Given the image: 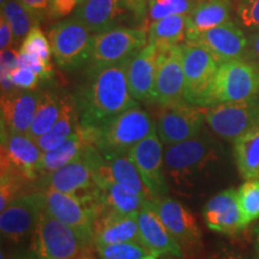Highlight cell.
<instances>
[{
  "label": "cell",
  "mask_w": 259,
  "mask_h": 259,
  "mask_svg": "<svg viewBox=\"0 0 259 259\" xmlns=\"http://www.w3.org/2000/svg\"><path fill=\"white\" fill-rule=\"evenodd\" d=\"M130 59L99 69L88 67L87 82L74 96L79 124L84 127H101L116 115L138 106L128 89L126 71Z\"/></svg>",
  "instance_id": "obj_1"
},
{
  "label": "cell",
  "mask_w": 259,
  "mask_h": 259,
  "mask_svg": "<svg viewBox=\"0 0 259 259\" xmlns=\"http://www.w3.org/2000/svg\"><path fill=\"white\" fill-rule=\"evenodd\" d=\"M93 143L103 155L127 154L142 139L156 131V124L144 109L132 107L99 128H90Z\"/></svg>",
  "instance_id": "obj_2"
},
{
  "label": "cell",
  "mask_w": 259,
  "mask_h": 259,
  "mask_svg": "<svg viewBox=\"0 0 259 259\" xmlns=\"http://www.w3.org/2000/svg\"><path fill=\"white\" fill-rule=\"evenodd\" d=\"M93 246L46 210L31 234V252L41 259H85L92 257Z\"/></svg>",
  "instance_id": "obj_3"
},
{
  "label": "cell",
  "mask_w": 259,
  "mask_h": 259,
  "mask_svg": "<svg viewBox=\"0 0 259 259\" xmlns=\"http://www.w3.org/2000/svg\"><path fill=\"white\" fill-rule=\"evenodd\" d=\"M95 34L76 17H67L53 24L48 30L52 53L60 69L78 70L89 63Z\"/></svg>",
  "instance_id": "obj_4"
},
{
  "label": "cell",
  "mask_w": 259,
  "mask_h": 259,
  "mask_svg": "<svg viewBox=\"0 0 259 259\" xmlns=\"http://www.w3.org/2000/svg\"><path fill=\"white\" fill-rule=\"evenodd\" d=\"M216 158V142L206 132L200 131L192 138L167 145L163 155L164 173L177 185L185 184Z\"/></svg>",
  "instance_id": "obj_5"
},
{
  "label": "cell",
  "mask_w": 259,
  "mask_h": 259,
  "mask_svg": "<svg viewBox=\"0 0 259 259\" xmlns=\"http://www.w3.org/2000/svg\"><path fill=\"white\" fill-rule=\"evenodd\" d=\"M185 74V101L199 107H209L220 63L202 45L185 41L180 45Z\"/></svg>",
  "instance_id": "obj_6"
},
{
  "label": "cell",
  "mask_w": 259,
  "mask_h": 259,
  "mask_svg": "<svg viewBox=\"0 0 259 259\" xmlns=\"http://www.w3.org/2000/svg\"><path fill=\"white\" fill-rule=\"evenodd\" d=\"M259 94V67L251 61L233 59L220 64L209 107L227 102H239L257 97Z\"/></svg>",
  "instance_id": "obj_7"
},
{
  "label": "cell",
  "mask_w": 259,
  "mask_h": 259,
  "mask_svg": "<svg viewBox=\"0 0 259 259\" xmlns=\"http://www.w3.org/2000/svg\"><path fill=\"white\" fill-rule=\"evenodd\" d=\"M148 45V30L144 28L116 27L95 34L89 69L111 66L130 59Z\"/></svg>",
  "instance_id": "obj_8"
},
{
  "label": "cell",
  "mask_w": 259,
  "mask_h": 259,
  "mask_svg": "<svg viewBox=\"0 0 259 259\" xmlns=\"http://www.w3.org/2000/svg\"><path fill=\"white\" fill-rule=\"evenodd\" d=\"M205 122L219 137L233 141L259 126V99L206 107Z\"/></svg>",
  "instance_id": "obj_9"
},
{
  "label": "cell",
  "mask_w": 259,
  "mask_h": 259,
  "mask_svg": "<svg viewBox=\"0 0 259 259\" xmlns=\"http://www.w3.org/2000/svg\"><path fill=\"white\" fill-rule=\"evenodd\" d=\"M206 107L180 102L161 107L156 116V131L162 143L171 145L194 137L205 122Z\"/></svg>",
  "instance_id": "obj_10"
},
{
  "label": "cell",
  "mask_w": 259,
  "mask_h": 259,
  "mask_svg": "<svg viewBox=\"0 0 259 259\" xmlns=\"http://www.w3.org/2000/svg\"><path fill=\"white\" fill-rule=\"evenodd\" d=\"M41 156V149L28 135L2 132V173L12 174L36 183L40 178L38 164Z\"/></svg>",
  "instance_id": "obj_11"
},
{
  "label": "cell",
  "mask_w": 259,
  "mask_h": 259,
  "mask_svg": "<svg viewBox=\"0 0 259 259\" xmlns=\"http://www.w3.org/2000/svg\"><path fill=\"white\" fill-rule=\"evenodd\" d=\"M35 186L40 191L54 190L74 194L82 199L93 198L96 191L95 171L87 150L66 166L38 178Z\"/></svg>",
  "instance_id": "obj_12"
},
{
  "label": "cell",
  "mask_w": 259,
  "mask_h": 259,
  "mask_svg": "<svg viewBox=\"0 0 259 259\" xmlns=\"http://www.w3.org/2000/svg\"><path fill=\"white\" fill-rule=\"evenodd\" d=\"M45 210L46 204L42 191L28 192L18 197L9 204L0 215V231L3 238L18 242L32 234Z\"/></svg>",
  "instance_id": "obj_13"
},
{
  "label": "cell",
  "mask_w": 259,
  "mask_h": 259,
  "mask_svg": "<svg viewBox=\"0 0 259 259\" xmlns=\"http://www.w3.org/2000/svg\"><path fill=\"white\" fill-rule=\"evenodd\" d=\"M163 155L162 141L158 137L157 131L142 139L127 153V156L137 167L144 183L153 194L154 202L167 196L168 192Z\"/></svg>",
  "instance_id": "obj_14"
},
{
  "label": "cell",
  "mask_w": 259,
  "mask_h": 259,
  "mask_svg": "<svg viewBox=\"0 0 259 259\" xmlns=\"http://www.w3.org/2000/svg\"><path fill=\"white\" fill-rule=\"evenodd\" d=\"M45 194L46 211L53 218L66 223L88 244H94V213L89 204L74 194L54 190H41Z\"/></svg>",
  "instance_id": "obj_15"
},
{
  "label": "cell",
  "mask_w": 259,
  "mask_h": 259,
  "mask_svg": "<svg viewBox=\"0 0 259 259\" xmlns=\"http://www.w3.org/2000/svg\"><path fill=\"white\" fill-rule=\"evenodd\" d=\"M154 102L160 107L186 102L185 74L180 45L169 50L160 51L155 78Z\"/></svg>",
  "instance_id": "obj_16"
},
{
  "label": "cell",
  "mask_w": 259,
  "mask_h": 259,
  "mask_svg": "<svg viewBox=\"0 0 259 259\" xmlns=\"http://www.w3.org/2000/svg\"><path fill=\"white\" fill-rule=\"evenodd\" d=\"M154 205L164 226L173 235L181 250L191 253L202 245V233L196 219L183 204L164 196L155 200Z\"/></svg>",
  "instance_id": "obj_17"
},
{
  "label": "cell",
  "mask_w": 259,
  "mask_h": 259,
  "mask_svg": "<svg viewBox=\"0 0 259 259\" xmlns=\"http://www.w3.org/2000/svg\"><path fill=\"white\" fill-rule=\"evenodd\" d=\"M94 244L111 245L120 242L141 244L137 215H122L94 205Z\"/></svg>",
  "instance_id": "obj_18"
},
{
  "label": "cell",
  "mask_w": 259,
  "mask_h": 259,
  "mask_svg": "<svg viewBox=\"0 0 259 259\" xmlns=\"http://www.w3.org/2000/svg\"><path fill=\"white\" fill-rule=\"evenodd\" d=\"M42 92L16 89L2 94V132L28 134L36 113Z\"/></svg>",
  "instance_id": "obj_19"
},
{
  "label": "cell",
  "mask_w": 259,
  "mask_h": 259,
  "mask_svg": "<svg viewBox=\"0 0 259 259\" xmlns=\"http://www.w3.org/2000/svg\"><path fill=\"white\" fill-rule=\"evenodd\" d=\"M137 223L141 244L151 253L156 257L173 255L180 258L183 255V250L164 226L153 202H147L143 208L139 210Z\"/></svg>",
  "instance_id": "obj_20"
},
{
  "label": "cell",
  "mask_w": 259,
  "mask_h": 259,
  "mask_svg": "<svg viewBox=\"0 0 259 259\" xmlns=\"http://www.w3.org/2000/svg\"><path fill=\"white\" fill-rule=\"evenodd\" d=\"M192 41L205 47L220 64L241 59L245 57L248 47V37L233 21L204 31Z\"/></svg>",
  "instance_id": "obj_21"
},
{
  "label": "cell",
  "mask_w": 259,
  "mask_h": 259,
  "mask_svg": "<svg viewBox=\"0 0 259 259\" xmlns=\"http://www.w3.org/2000/svg\"><path fill=\"white\" fill-rule=\"evenodd\" d=\"M158 58L160 50L148 44L130 59L126 73L130 93L136 101L154 102Z\"/></svg>",
  "instance_id": "obj_22"
},
{
  "label": "cell",
  "mask_w": 259,
  "mask_h": 259,
  "mask_svg": "<svg viewBox=\"0 0 259 259\" xmlns=\"http://www.w3.org/2000/svg\"><path fill=\"white\" fill-rule=\"evenodd\" d=\"M204 220L212 231L233 235L246 228L238 202V191L228 189L216 194L204 206Z\"/></svg>",
  "instance_id": "obj_23"
},
{
  "label": "cell",
  "mask_w": 259,
  "mask_h": 259,
  "mask_svg": "<svg viewBox=\"0 0 259 259\" xmlns=\"http://www.w3.org/2000/svg\"><path fill=\"white\" fill-rule=\"evenodd\" d=\"M128 12L120 0H84L74 11V17L88 28L93 34L111 30ZM130 14V12H128Z\"/></svg>",
  "instance_id": "obj_24"
},
{
  "label": "cell",
  "mask_w": 259,
  "mask_h": 259,
  "mask_svg": "<svg viewBox=\"0 0 259 259\" xmlns=\"http://www.w3.org/2000/svg\"><path fill=\"white\" fill-rule=\"evenodd\" d=\"M95 204L103 209L122 215H137L144 204L150 202L136 191L113 180L95 178Z\"/></svg>",
  "instance_id": "obj_25"
},
{
  "label": "cell",
  "mask_w": 259,
  "mask_h": 259,
  "mask_svg": "<svg viewBox=\"0 0 259 259\" xmlns=\"http://www.w3.org/2000/svg\"><path fill=\"white\" fill-rule=\"evenodd\" d=\"M90 145H94L92 132L89 128L79 124L72 132V135L65 139L63 143L50 151L42 153L40 164H38L40 178L78 158Z\"/></svg>",
  "instance_id": "obj_26"
},
{
  "label": "cell",
  "mask_w": 259,
  "mask_h": 259,
  "mask_svg": "<svg viewBox=\"0 0 259 259\" xmlns=\"http://www.w3.org/2000/svg\"><path fill=\"white\" fill-rule=\"evenodd\" d=\"M231 0H203L198 2L187 15L186 41H192L204 31L231 21Z\"/></svg>",
  "instance_id": "obj_27"
},
{
  "label": "cell",
  "mask_w": 259,
  "mask_h": 259,
  "mask_svg": "<svg viewBox=\"0 0 259 259\" xmlns=\"http://www.w3.org/2000/svg\"><path fill=\"white\" fill-rule=\"evenodd\" d=\"M79 125V111L76 97L72 95L61 96V111L59 118L47 134L36 139V144L42 153H46L69 138Z\"/></svg>",
  "instance_id": "obj_28"
},
{
  "label": "cell",
  "mask_w": 259,
  "mask_h": 259,
  "mask_svg": "<svg viewBox=\"0 0 259 259\" xmlns=\"http://www.w3.org/2000/svg\"><path fill=\"white\" fill-rule=\"evenodd\" d=\"M186 17L185 15H176L153 22L148 29V44L154 45L160 51L184 44L187 31Z\"/></svg>",
  "instance_id": "obj_29"
},
{
  "label": "cell",
  "mask_w": 259,
  "mask_h": 259,
  "mask_svg": "<svg viewBox=\"0 0 259 259\" xmlns=\"http://www.w3.org/2000/svg\"><path fill=\"white\" fill-rule=\"evenodd\" d=\"M234 157L244 179H259V126L235 139Z\"/></svg>",
  "instance_id": "obj_30"
},
{
  "label": "cell",
  "mask_w": 259,
  "mask_h": 259,
  "mask_svg": "<svg viewBox=\"0 0 259 259\" xmlns=\"http://www.w3.org/2000/svg\"><path fill=\"white\" fill-rule=\"evenodd\" d=\"M60 111L61 96H58L53 92H42L34 120L27 135L36 141L45 134H47L59 118Z\"/></svg>",
  "instance_id": "obj_31"
},
{
  "label": "cell",
  "mask_w": 259,
  "mask_h": 259,
  "mask_svg": "<svg viewBox=\"0 0 259 259\" xmlns=\"http://www.w3.org/2000/svg\"><path fill=\"white\" fill-rule=\"evenodd\" d=\"M2 15L14 31L16 45L24 40L30 30L38 23L30 11L19 0H3Z\"/></svg>",
  "instance_id": "obj_32"
},
{
  "label": "cell",
  "mask_w": 259,
  "mask_h": 259,
  "mask_svg": "<svg viewBox=\"0 0 259 259\" xmlns=\"http://www.w3.org/2000/svg\"><path fill=\"white\" fill-rule=\"evenodd\" d=\"M96 253L101 259H156L151 253L138 242H120L111 245H96Z\"/></svg>",
  "instance_id": "obj_33"
},
{
  "label": "cell",
  "mask_w": 259,
  "mask_h": 259,
  "mask_svg": "<svg viewBox=\"0 0 259 259\" xmlns=\"http://www.w3.org/2000/svg\"><path fill=\"white\" fill-rule=\"evenodd\" d=\"M197 3V0H148V17L155 22L169 16H187Z\"/></svg>",
  "instance_id": "obj_34"
},
{
  "label": "cell",
  "mask_w": 259,
  "mask_h": 259,
  "mask_svg": "<svg viewBox=\"0 0 259 259\" xmlns=\"http://www.w3.org/2000/svg\"><path fill=\"white\" fill-rule=\"evenodd\" d=\"M238 202L246 225L259 219V179L242 184L238 190Z\"/></svg>",
  "instance_id": "obj_35"
},
{
  "label": "cell",
  "mask_w": 259,
  "mask_h": 259,
  "mask_svg": "<svg viewBox=\"0 0 259 259\" xmlns=\"http://www.w3.org/2000/svg\"><path fill=\"white\" fill-rule=\"evenodd\" d=\"M18 52L21 54L37 57L46 61H51V58L53 56L50 40H48V37L45 36L44 31L41 30L38 24L35 25L25 36L24 40L22 41Z\"/></svg>",
  "instance_id": "obj_36"
},
{
  "label": "cell",
  "mask_w": 259,
  "mask_h": 259,
  "mask_svg": "<svg viewBox=\"0 0 259 259\" xmlns=\"http://www.w3.org/2000/svg\"><path fill=\"white\" fill-rule=\"evenodd\" d=\"M30 185L35 186L34 181L12 174H0V211L5 210L18 197L25 194L24 191Z\"/></svg>",
  "instance_id": "obj_37"
},
{
  "label": "cell",
  "mask_w": 259,
  "mask_h": 259,
  "mask_svg": "<svg viewBox=\"0 0 259 259\" xmlns=\"http://www.w3.org/2000/svg\"><path fill=\"white\" fill-rule=\"evenodd\" d=\"M239 22L247 31H259V0H240L236 9Z\"/></svg>",
  "instance_id": "obj_38"
},
{
  "label": "cell",
  "mask_w": 259,
  "mask_h": 259,
  "mask_svg": "<svg viewBox=\"0 0 259 259\" xmlns=\"http://www.w3.org/2000/svg\"><path fill=\"white\" fill-rule=\"evenodd\" d=\"M10 79L16 89L21 90H34L37 88L38 82H40V77L32 71L30 67L23 66V65H17L11 74H10Z\"/></svg>",
  "instance_id": "obj_39"
},
{
  "label": "cell",
  "mask_w": 259,
  "mask_h": 259,
  "mask_svg": "<svg viewBox=\"0 0 259 259\" xmlns=\"http://www.w3.org/2000/svg\"><path fill=\"white\" fill-rule=\"evenodd\" d=\"M18 65H23V66L30 67V69L40 77L41 80L50 79L52 74H53V69H52L51 61L42 60L37 57L19 53Z\"/></svg>",
  "instance_id": "obj_40"
},
{
  "label": "cell",
  "mask_w": 259,
  "mask_h": 259,
  "mask_svg": "<svg viewBox=\"0 0 259 259\" xmlns=\"http://www.w3.org/2000/svg\"><path fill=\"white\" fill-rule=\"evenodd\" d=\"M19 2L30 11L38 24L45 18H47L51 0H19Z\"/></svg>",
  "instance_id": "obj_41"
},
{
  "label": "cell",
  "mask_w": 259,
  "mask_h": 259,
  "mask_svg": "<svg viewBox=\"0 0 259 259\" xmlns=\"http://www.w3.org/2000/svg\"><path fill=\"white\" fill-rule=\"evenodd\" d=\"M120 3L137 21L148 17V0H120Z\"/></svg>",
  "instance_id": "obj_42"
},
{
  "label": "cell",
  "mask_w": 259,
  "mask_h": 259,
  "mask_svg": "<svg viewBox=\"0 0 259 259\" xmlns=\"http://www.w3.org/2000/svg\"><path fill=\"white\" fill-rule=\"evenodd\" d=\"M16 45L15 35L10 27L9 22L3 15H0V48L8 50L12 48Z\"/></svg>",
  "instance_id": "obj_43"
},
{
  "label": "cell",
  "mask_w": 259,
  "mask_h": 259,
  "mask_svg": "<svg viewBox=\"0 0 259 259\" xmlns=\"http://www.w3.org/2000/svg\"><path fill=\"white\" fill-rule=\"evenodd\" d=\"M244 59L251 61L259 67V31L253 32L248 37V47Z\"/></svg>",
  "instance_id": "obj_44"
},
{
  "label": "cell",
  "mask_w": 259,
  "mask_h": 259,
  "mask_svg": "<svg viewBox=\"0 0 259 259\" xmlns=\"http://www.w3.org/2000/svg\"><path fill=\"white\" fill-rule=\"evenodd\" d=\"M18 259H41V258H38V257H36V255H32V257H23V258H18Z\"/></svg>",
  "instance_id": "obj_45"
},
{
  "label": "cell",
  "mask_w": 259,
  "mask_h": 259,
  "mask_svg": "<svg viewBox=\"0 0 259 259\" xmlns=\"http://www.w3.org/2000/svg\"><path fill=\"white\" fill-rule=\"evenodd\" d=\"M228 259H240V258H238V257H233V255H229Z\"/></svg>",
  "instance_id": "obj_46"
},
{
  "label": "cell",
  "mask_w": 259,
  "mask_h": 259,
  "mask_svg": "<svg viewBox=\"0 0 259 259\" xmlns=\"http://www.w3.org/2000/svg\"><path fill=\"white\" fill-rule=\"evenodd\" d=\"M77 2H78V3H79V4H80V3H83V2H84V0H77Z\"/></svg>",
  "instance_id": "obj_47"
},
{
  "label": "cell",
  "mask_w": 259,
  "mask_h": 259,
  "mask_svg": "<svg viewBox=\"0 0 259 259\" xmlns=\"http://www.w3.org/2000/svg\"><path fill=\"white\" fill-rule=\"evenodd\" d=\"M88 259H94V258H93V257H89V258H88Z\"/></svg>",
  "instance_id": "obj_48"
},
{
  "label": "cell",
  "mask_w": 259,
  "mask_h": 259,
  "mask_svg": "<svg viewBox=\"0 0 259 259\" xmlns=\"http://www.w3.org/2000/svg\"><path fill=\"white\" fill-rule=\"evenodd\" d=\"M197 2H203V0H197Z\"/></svg>",
  "instance_id": "obj_49"
},
{
  "label": "cell",
  "mask_w": 259,
  "mask_h": 259,
  "mask_svg": "<svg viewBox=\"0 0 259 259\" xmlns=\"http://www.w3.org/2000/svg\"><path fill=\"white\" fill-rule=\"evenodd\" d=\"M88 258H89V257H88ZM88 258H85V259H88Z\"/></svg>",
  "instance_id": "obj_50"
}]
</instances>
